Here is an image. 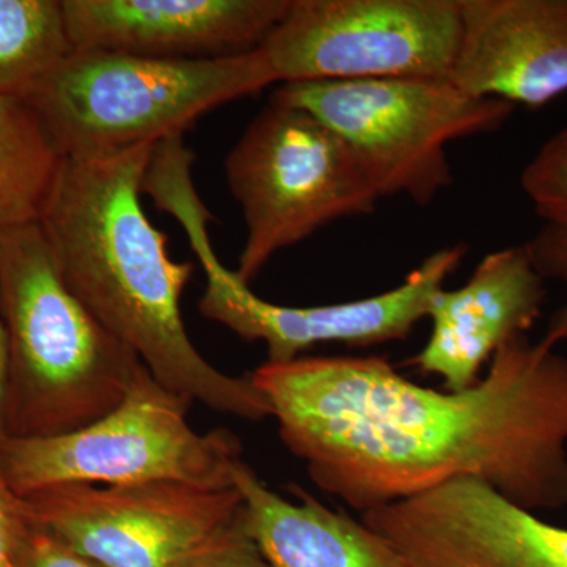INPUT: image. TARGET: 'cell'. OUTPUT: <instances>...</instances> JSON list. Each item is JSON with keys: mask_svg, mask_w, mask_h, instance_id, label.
Wrapping results in <instances>:
<instances>
[{"mask_svg": "<svg viewBox=\"0 0 567 567\" xmlns=\"http://www.w3.org/2000/svg\"><path fill=\"white\" fill-rule=\"evenodd\" d=\"M251 379L284 445L358 513L456 480L536 514L567 506V358L527 336L464 391L417 385L383 357L265 361Z\"/></svg>", "mask_w": 567, "mask_h": 567, "instance_id": "1", "label": "cell"}, {"mask_svg": "<svg viewBox=\"0 0 567 567\" xmlns=\"http://www.w3.org/2000/svg\"><path fill=\"white\" fill-rule=\"evenodd\" d=\"M156 144L102 159L63 158L39 219L70 289L153 379L213 412L262 421L270 404L251 374L208 363L182 319L193 262H175L141 203Z\"/></svg>", "mask_w": 567, "mask_h": 567, "instance_id": "2", "label": "cell"}, {"mask_svg": "<svg viewBox=\"0 0 567 567\" xmlns=\"http://www.w3.org/2000/svg\"><path fill=\"white\" fill-rule=\"evenodd\" d=\"M0 316L9 339L7 436L92 424L147 369L70 289L39 221L0 230Z\"/></svg>", "mask_w": 567, "mask_h": 567, "instance_id": "3", "label": "cell"}, {"mask_svg": "<svg viewBox=\"0 0 567 567\" xmlns=\"http://www.w3.org/2000/svg\"><path fill=\"white\" fill-rule=\"evenodd\" d=\"M271 84L260 48L216 59L73 51L25 100L62 158L89 162L183 136L205 112Z\"/></svg>", "mask_w": 567, "mask_h": 567, "instance_id": "4", "label": "cell"}, {"mask_svg": "<svg viewBox=\"0 0 567 567\" xmlns=\"http://www.w3.org/2000/svg\"><path fill=\"white\" fill-rule=\"evenodd\" d=\"M193 162V152L182 145H167L156 152L142 193L181 223L203 265L207 287L199 300L200 315L246 341L264 342L268 363H289L305 350L331 342L372 347L405 339L421 320L427 319L432 298L456 274L468 251L465 245L439 249L398 287L374 297L301 308L270 303L219 262L208 237L213 216L194 186Z\"/></svg>", "mask_w": 567, "mask_h": 567, "instance_id": "5", "label": "cell"}, {"mask_svg": "<svg viewBox=\"0 0 567 567\" xmlns=\"http://www.w3.org/2000/svg\"><path fill=\"white\" fill-rule=\"evenodd\" d=\"M192 404L145 369L121 404L92 424L61 435L6 436L0 473L20 498L71 484L234 487L240 440L224 429L194 431Z\"/></svg>", "mask_w": 567, "mask_h": 567, "instance_id": "6", "label": "cell"}, {"mask_svg": "<svg viewBox=\"0 0 567 567\" xmlns=\"http://www.w3.org/2000/svg\"><path fill=\"white\" fill-rule=\"evenodd\" d=\"M271 99L328 126L383 199L404 196L421 207L453 185L447 145L498 132L514 107L445 80L295 82L279 85Z\"/></svg>", "mask_w": 567, "mask_h": 567, "instance_id": "7", "label": "cell"}, {"mask_svg": "<svg viewBox=\"0 0 567 567\" xmlns=\"http://www.w3.org/2000/svg\"><path fill=\"white\" fill-rule=\"evenodd\" d=\"M224 169L244 212L246 240L235 274L246 284L276 254L328 224L369 215L383 199L364 167L328 126L274 99L249 123Z\"/></svg>", "mask_w": 567, "mask_h": 567, "instance_id": "8", "label": "cell"}, {"mask_svg": "<svg viewBox=\"0 0 567 567\" xmlns=\"http://www.w3.org/2000/svg\"><path fill=\"white\" fill-rule=\"evenodd\" d=\"M461 0H290L262 51L278 84L450 81Z\"/></svg>", "mask_w": 567, "mask_h": 567, "instance_id": "9", "label": "cell"}, {"mask_svg": "<svg viewBox=\"0 0 567 567\" xmlns=\"http://www.w3.org/2000/svg\"><path fill=\"white\" fill-rule=\"evenodd\" d=\"M20 498V496H18ZM21 516L102 567H177L245 527L237 487L71 484L20 498Z\"/></svg>", "mask_w": 567, "mask_h": 567, "instance_id": "10", "label": "cell"}, {"mask_svg": "<svg viewBox=\"0 0 567 567\" xmlns=\"http://www.w3.org/2000/svg\"><path fill=\"white\" fill-rule=\"evenodd\" d=\"M412 567H567V528L476 480L361 514Z\"/></svg>", "mask_w": 567, "mask_h": 567, "instance_id": "11", "label": "cell"}, {"mask_svg": "<svg viewBox=\"0 0 567 567\" xmlns=\"http://www.w3.org/2000/svg\"><path fill=\"white\" fill-rule=\"evenodd\" d=\"M290 0H62L73 51L216 59L262 47Z\"/></svg>", "mask_w": 567, "mask_h": 567, "instance_id": "12", "label": "cell"}, {"mask_svg": "<svg viewBox=\"0 0 567 567\" xmlns=\"http://www.w3.org/2000/svg\"><path fill=\"white\" fill-rule=\"evenodd\" d=\"M546 282L525 245L487 254L464 286L432 298L431 336L412 364L446 391L468 390L503 347L535 327Z\"/></svg>", "mask_w": 567, "mask_h": 567, "instance_id": "13", "label": "cell"}, {"mask_svg": "<svg viewBox=\"0 0 567 567\" xmlns=\"http://www.w3.org/2000/svg\"><path fill=\"white\" fill-rule=\"evenodd\" d=\"M450 81L477 99L546 106L567 92V0H461Z\"/></svg>", "mask_w": 567, "mask_h": 567, "instance_id": "14", "label": "cell"}, {"mask_svg": "<svg viewBox=\"0 0 567 567\" xmlns=\"http://www.w3.org/2000/svg\"><path fill=\"white\" fill-rule=\"evenodd\" d=\"M234 486L245 502L246 533L271 567H412L363 520L297 491L276 494L244 461Z\"/></svg>", "mask_w": 567, "mask_h": 567, "instance_id": "15", "label": "cell"}, {"mask_svg": "<svg viewBox=\"0 0 567 567\" xmlns=\"http://www.w3.org/2000/svg\"><path fill=\"white\" fill-rule=\"evenodd\" d=\"M62 159L32 104L0 95V230L39 221Z\"/></svg>", "mask_w": 567, "mask_h": 567, "instance_id": "16", "label": "cell"}, {"mask_svg": "<svg viewBox=\"0 0 567 567\" xmlns=\"http://www.w3.org/2000/svg\"><path fill=\"white\" fill-rule=\"evenodd\" d=\"M71 52L61 0H0V95L28 99Z\"/></svg>", "mask_w": 567, "mask_h": 567, "instance_id": "17", "label": "cell"}, {"mask_svg": "<svg viewBox=\"0 0 567 567\" xmlns=\"http://www.w3.org/2000/svg\"><path fill=\"white\" fill-rule=\"evenodd\" d=\"M520 186L544 223H567V128L533 156L520 175Z\"/></svg>", "mask_w": 567, "mask_h": 567, "instance_id": "18", "label": "cell"}, {"mask_svg": "<svg viewBox=\"0 0 567 567\" xmlns=\"http://www.w3.org/2000/svg\"><path fill=\"white\" fill-rule=\"evenodd\" d=\"M533 264L546 281H558L565 301L548 322L543 344L555 349L567 342V223H544L535 237L525 244Z\"/></svg>", "mask_w": 567, "mask_h": 567, "instance_id": "19", "label": "cell"}, {"mask_svg": "<svg viewBox=\"0 0 567 567\" xmlns=\"http://www.w3.org/2000/svg\"><path fill=\"white\" fill-rule=\"evenodd\" d=\"M177 567H271L260 554L246 525Z\"/></svg>", "mask_w": 567, "mask_h": 567, "instance_id": "20", "label": "cell"}, {"mask_svg": "<svg viewBox=\"0 0 567 567\" xmlns=\"http://www.w3.org/2000/svg\"><path fill=\"white\" fill-rule=\"evenodd\" d=\"M28 524V522H25ZM20 567H102L48 533L28 524Z\"/></svg>", "mask_w": 567, "mask_h": 567, "instance_id": "21", "label": "cell"}, {"mask_svg": "<svg viewBox=\"0 0 567 567\" xmlns=\"http://www.w3.org/2000/svg\"><path fill=\"white\" fill-rule=\"evenodd\" d=\"M25 532L28 524L21 516L20 498L0 473V567H20Z\"/></svg>", "mask_w": 567, "mask_h": 567, "instance_id": "22", "label": "cell"}, {"mask_svg": "<svg viewBox=\"0 0 567 567\" xmlns=\"http://www.w3.org/2000/svg\"><path fill=\"white\" fill-rule=\"evenodd\" d=\"M7 388H9V339H7L6 324L0 316V442L7 436Z\"/></svg>", "mask_w": 567, "mask_h": 567, "instance_id": "23", "label": "cell"}]
</instances>
